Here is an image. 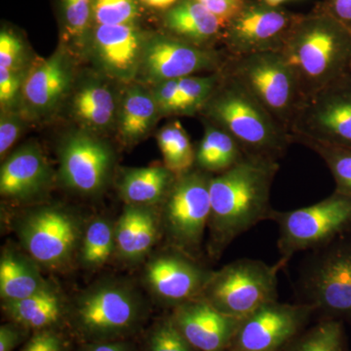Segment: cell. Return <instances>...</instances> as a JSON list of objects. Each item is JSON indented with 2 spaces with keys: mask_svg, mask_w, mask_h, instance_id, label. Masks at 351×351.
Here are the masks:
<instances>
[{
  "mask_svg": "<svg viewBox=\"0 0 351 351\" xmlns=\"http://www.w3.org/2000/svg\"><path fill=\"white\" fill-rule=\"evenodd\" d=\"M143 351H198L176 326L171 314L158 318L147 330Z\"/></svg>",
  "mask_w": 351,
  "mask_h": 351,
  "instance_id": "1f68e13d",
  "label": "cell"
},
{
  "mask_svg": "<svg viewBox=\"0 0 351 351\" xmlns=\"http://www.w3.org/2000/svg\"><path fill=\"white\" fill-rule=\"evenodd\" d=\"M27 71L0 69V105L1 112H12L22 101L23 87Z\"/></svg>",
  "mask_w": 351,
  "mask_h": 351,
  "instance_id": "d590c367",
  "label": "cell"
},
{
  "mask_svg": "<svg viewBox=\"0 0 351 351\" xmlns=\"http://www.w3.org/2000/svg\"><path fill=\"white\" fill-rule=\"evenodd\" d=\"M60 180L77 195H97L105 189L114 166L110 145L91 133L71 134L59 152Z\"/></svg>",
  "mask_w": 351,
  "mask_h": 351,
  "instance_id": "2e32d148",
  "label": "cell"
},
{
  "mask_svg": "<svg viewBox=\"0 0 351 351\" xmlns=\"http://www.w3.org/2000/svg\"><path fill=\"white\" fill-rule=\"evenodd\" d=\"M212 272L200 258L166 246L145 263L143 283L157 304L172 311L199 298Z\"/></svg>",
  "mask_w": 351,
  "mask_h": 351,
  "instance_id": "5bb4252c",
  "label": "cell"
},
{
  "mask_svg": "<svg viewBox=\"0 0 351 351\" xmlns=\"http://www.w3.org/2000/svg\"><path fill=\"white\" fill-rule=\"evenodd\" d=\"M24 129V121L19 113L2 112L0 119V156H6L7 152L15 145Z\"/></svg>",
  "mask_w": 351,
  "mask_h": 351,
  "instance_id": "f35d334b",
  "label": "cell"
},
{
  "mask_svg": "<svg viewBox=\"0 0 351 351\" xmlns=\"http://www.w3.org/2000/svg\"><path fill=\"white\" fill-rule=\"evenodd\" d=\"M230 57L226 50L202 48L168 34H158L147 39L137 77L154 86L202 71L217 73L226 68Z\"/></svg>",
  "mask_w": 351,
  "mask_h": 351,
  "instance_id": "4fadbf2b",
  "label": "cell"
},
{
  "mask_svg": "<svg viewBox=\"0 0 351 351\" xmlns=\"http://www.w3.org/2000/svg\"><path fill=\"white\" fill-rule=\"evenodd\" d=\"M225 69L290 133L306 99L294 69L282 53L269 51L230 56Z\"/></svg>",
  "mask_w": 351,
  "mask_h": 351,
  "instance_id": "52a82bcc",
  "label": "cell"
},
{
  "mask_svg": "<svg viewBox=\"0 0 351 351\" xmlns=\"http://www.w3.org/2000/svg\"><path fill=\"white\" fill-rule=\"evenodd\" d=\"M114 228L115 223L101 217L86 223L76 260L83 269H100L115 255Z\"/></svg>",
  "mask_w": 351,
  "mask_h": 351,
  "instance_id": "83f0119b",
  "label": "cell"
},
{
  "mask_svg": "<svg viewBox=\"0 0 351 351\" xmlns=\"http://www.w3.org/2000/svg\"><path fill=\"white\" fill-rule=\"evenodd\" d=\"M73 82L71 60L58 50L29 71L23 87L22 101L29 117H43L54 112Z\"/></svg>",
  "mask_w": 351,
  "mask_h": 351,
  "instance_id": "ffe728a7",
  "label": "cell"
},
{
  "mask_svg": "<svg viewBox=\"0 0 351 351\" xmlns=\"http://www.w3.org/2000/svg\"><path fill=\"white\" fill-rule=\"evenodd\" d=\"M315 311L308 304L274 301L240 321L228 351H282L306 329Z\"/></svg>",
  "mask_w": 351,
  "mask_h": 351,
  "instance_id": "9a60e30c",
  "label": "cell"
},
{
  "mask_svg": "<svg viewBox=\"0 0 351 351\" xmlns=\"http://www.w3.org/2000/svg\"><path fill=\"white\" fill-rule=\"evenodd\" d=\"M345 325L339 321L320 319L282 351H350Z\"/></svg>",
  "mask_w": 351,
  "mask_h": 351,
  "instance_id": "f546056e",
  "label": "cell"
},
{
  "mask_svg": "<svg viewBox=\"0 0 351 351\" xmlns=\"http://www.w3.org/2000/svg\"><path fill=\"white\" fill-rule=\"evenodd\" d=\"M278 265L240 258L213 270L199 298L219 313L243 319L263 304L278 301Z\"/></svg>",
  "mask_w": 351,
  "mask_h": 351,
  "instance_id": "9c48e42d",
  "label": "cell"
},
{
  "mask_svg": "<svg viewBox=\"0 0 351 351\" xmlns=\"http://www.w3.org/2000/svg\"><path fill=\"white\" fill-rule=\"evenodd\" d=\"M177 177L164 165L127 168L119 179L120 197L127 205L159 207Z\"/></svg>",
  "mask_w": 351,
  "mask_h": 351,
  "instance_id": "cb8c5ba5",
  "label": "cell"
},
{
  "mask_svg": "<svg viewBox=\"0 0 351 351\" xmlns=\"http://www.w3.org/2000/svg\"><path fill=\"white\" fill-rule=\"evenodd\" d=\"M117 97L106 83L89 80L78 88L71 110L78 122L92 131L106 130L119 115Z\"/></svg>",
  "mask_w": 351,
  "mask_h": 351,
  "instance_id": "d4e9b609",
  "label": "cell"
},
{
  "mask_svg": "<svg viewBox=\"0 0 351 351\" xmlns=\"http://www.w3.org/2000/svg\"><path fill=\"white\" fill-rule=\"evenodd\" d=\"M138 17L140 7L137 0H96V25H135Z\"/></svg>",
  "mask_w": 351,
  "mask_h": 351,
  "instance_id": "836d02e7",
  "label": "cell"
},
{
  "mask_svg": "<svg viewBox=\"0 0 351 351\" xmlns=\"http://www.w3.org/2000/svg\"><path fill=\"white\" fill-rule=\"evenodd\" d=\"M21 351H69V343L61 330L32 332Z\"/></svg>",
  "mask_w": 351,
  "mask_h": 351,
  "instance_id": "74e56055",
  "label": "cell"
},
{
  "mask_svg": "<svg viewBox=\"0 0 351 351\" xmlns=\"http://www.w3.org/2000/svg\"><path fill=\"white\" fill-rule=\"evenodd\" d=\"M36 261L13 245L4 247L0 256L1 302L19 301L36 294L50 280L41 272Z\"/></svg>",
  "mask_w": 351,
  "mask_h": 351,
  "instance_id": "603a6c76",
  "label": "cell"
},
{
  "mask_svg": "<svg viewBox=\"0 0 351 351\" xmlns=\"http://www.w3.org/2000/svg\"><path fill=\"white\" fill-rule=\"evenodd\" d=\"M301 15L262 0H245L241 10L223 29L221 43L232 57L280 52Z\"/></svg>",
  "mask_w": 351,
  "mask_h": 351,
  "instance_id": "7c38bea8",
  "label": "cell"
},
{
  "mask_svg": "<svg viewBox=\"0 0 351 351\" xmlns=\"http://www.w3.org/2000/svg\"><path fill=\"white\" fill-rule=\"evenodd\" d=\"M141 1L145 5L152 7V8L167 10V9L174 6L180 0H141Z\"/></svg>",
  "mask_w": 351,
  "mask_h": 351,
  "instance_id": "ee69618b",
  "label": "cell"
},
{
  "mask_svg": "<svg viewBox=\"0 0 351 351\" xmlns=\"http://www.w3.org/2000/svg\"><path fill=\"white\" fill-rule=\"evenodd\" d=\"M52 182V170L40 147L27 144L6 157L0 170V195L27 203L43 195Z\"/></svg>",
  "mask_w": 351,
  "mask_h": 351,
  "instance_id": "d6986e66",
  "label": "cell"
},
{
  "mask_svg": "<svg viewBox=\"0 0 351 351\" xmlns=\"http://www.w3.org/2000/svg\"><path fill=\"white\" fill-rule=\"evenodd\" d=\"M32 334L27 328L8 320L0 326V351H13L21 343H25Z\"/></svg>",
  "mask_w": 351,
  "mask_h": 351,
  "instance_id": "ab89813d",
  "label": "cell"
},
{
  "mask_svg": "<svg viewBox=\"0 0 351 351\" xmlns=\"http://www.w3.org/2000/svg\"><path fill=\"white\" fill-rule=\"evenodd\" d=\"M313 9L331 16L351 29V0H322Z\"/></svg>",
  "mask_w": 351,
  "mask_h": 351,
  "instance_id": "b9f144b4",
  "label": "cell"
},
{
  "mask_svg": "<svg viewBox=\"0 0 351 351\" xmlns=\"http://www.w3.org/2000/svg\"><path fill=\"white\" fill-rule=\"evenodd\" d=\"M298 138L351 149V75L338 80L307 98L290 130Z\"/></svg>",
  "mask_w": 351,
  "mask_h": 351,
  "instance_id": "8fae6325",
  "label": "cell"
},
{
  "mask_svg": "<svg viewBox=\"0 0 351 351\" xmlns=\"http://www.w3.org/2000/svg\"><path fill=\"white\" fill-rule=\"evenodd\" d=\"M212 177L196 168L178 176L158 207L166 246L200 258L211 212Z\"/></svg>",
  "mask_w": 351,
  "mask_h": 351,
  "instance_id": "ba28073f",
  "label": "cell"
},
{
  "mask_svg": "<svg viewBox=\"0 0 351 351\" xmlns=\"http://www.w3.org/2000/svg\"><path fill=\"white\" fill-rule=\"evenodd\" d=\"M69 301L56 283L49 281L36 294L19 301L1 302L7 319L34 332L66 325Z\"/></svg>",
  "mask_w": 351,
  "mask_h": 351,
  "instance_id": "44dd1931",
  "label": "cell"
},
{
  "mask_svg": "<svg viewBox=\"0 0 351 351\" xmlns=\"http://www.w3.org/2000/svg\"><path fill=\"white\" fill-rule=\"evenodd\" d=\"M262 1L269 6L282 7L283 4L288 0H262Z\"/></svg>",
  "mask_w": 351,
  "mask_h": 351,
  "instance_id": "f6af8a7d",
  "label": "cell"
},
{
  "mask_svg": "<svg viewBox=\"0 0 351 351\" xmlns=\"http://www.w3.org/2000/svg\"><path fill=\"white\" fill-rule=\"evenodd\" d=\"M204 124V134L195 147L196 169L219 175L243 160L246 152L230 134L206 120Z\"/></svg>",
  "mask_w": 351,
  "mask_h": 351,
  "instance_id": "484cf974",
  "label": "cell"
},
{
  "mask_svg": "<svg viewBox=\"0 0 351 351\" xmlns=\"http://www.w3.org/2000/svg\"><path fill=\"white\" fill-rule=\"evenodd\" d=\"M157 143L163 156V165L176 176L195 168V147L180 121H173L157 134Z\"/></svg>",
  "mask_w": 351,
  "mask_h": 351,
  "instance_id": "f1b7e54d",
  "label": "cell"
},
{
  "mask_svg": "<svg viewBox=\"0 0 351 351\" xmlns=\"http://www.w3.org/2000/svg\"><path fill=\"white\" fill-rule=\"evenodd\" d=\"M196 1L216 16L225 29L226 24L241 10L245 0H196Z\"/></svg>",
  "mask_w": 351,
  "mask_h": 351,
  "instance_id": "60d3db41",
  "label": "cell"
},
{
  "mask_svg": "<svg viewBox=\"0 0 351 351\" xmlns=\"http://www.w3.org/2000/svg\"><path fill=\"white\" fill-rule=\"evenodd\" d=\"M348 73L351 75V52H350V64H348Z\"/></svg>",
  "mask_w": 351,
  "mask_h": 351,
  "instance_id": "bcb514c9",
  "label": "cell"
},
{
  "mask_svg": "<svg viewBox=\"0 0 351 351\" xmlns=\"http://www.w3.org/2000/svg\"><path fill=\"white\" fill-rule=\"evenodd\" d=\"M280 52L294 69L306 100L348 73L351 29L313 9L302 14Z\"/></svg>",
  "mask_w": 351,
  "mask_h": 351,
  "instance_id": "3957f363",
  "label": "cell"
},
{
  "mask_svg": "<svg viewBox=\"0 0 351 351\" xmlns=\"http://www.w3.org/2000/svg\"><path fill=\"white\" fill-rule=\"evenodd\" d=\"M176 326L198 351H228L241 319L219 313L201 299L184 302L171 311Z\"/></svg>",
  "mask_w": 351,
  "mask_h": 351,
  "instance_id": "e0dca14e",
  "label": "cell"
},
{
  "mask_svg": "<svg viewBox=\"0 0 351 351\" xmlns=\"http://www.w3.org/2000/svg\"><path fill=\"white\" fill-rule=\"evenodd\" d=\"M96 0H62L64 27L71 38L82 39L94 23Z\"/></svg>",
  "mask_w": 351,
  "mask_h": 351,
  "instance_id": "e575fe53",
  "label": "cell"
},
{
  "mask_svg": "<svg viewBox=\"0 0 351 351\" xmlns=\"http://www.w3.org/2000/svg\"><path fill=\"white\" fill-rule=\"evenodd\" d=\"M199 113L206 121L230 134L248 156L278 161L293 144L291 134L225 69Z\"/></svg>",
  "mask_w": 351,
  "mask_h": 351,
  "instance_id": "277c9868",
  "label": "cell"
},
{
  "mask_svg": "<svg viewBox=\"0 0 351 351\" xmlns=\"http://www.w3.org/2000/svg\"><path fill=\"white\" fill-rule=\"evenodd\" d=\"M270 221L278 226L277 241L282 269L300 252L311 251L327 244L351 228V198L335 191L325 199L311 206L278 211Z\"/></svg>",
  "mask_w": 351,
  "mask_h": 351,
  "instance_id": "30bf717a",
  "label": "cell"
},
{
  "mask_svg": "<svg viewBox=\"0 0 351 351\" xmlns=\"http://www.w3.org/2000/svg\"><path fill=\"white\" fill-rule=\"evenodd\" d=\"M279 163L267 157L248 156L232 169L214 175L210 184L208 255L219 260L237 237L270 219L272 182Z\"/></svg>",
  "mask_w": 351,
  "mask_h": 351,
  "instance_id": "6da1fadb",
  "label": "cell"
},
{
  "mask_svg": "<svg viewBox=\"0 0 351 351\" xmlns=\"http://www.w3.org/2000/svg\"><path fill=\"white\" fill-rule=\"evenodd\" d=\"M25 46L14 32L2 29L0 34V69L19 71L24 69Z\"/></svg>",
  "mask_w": 351,
  "mask_h": 351,
  "instance_id": "8d00e7d4",
  "label": "cell"
},
{
  "mask_svg": "<svg viewBox=\"0 0 351 351\" xmlns=\"http://www.w3.org/2000/svg\"><path fill=\"white\" fill-rule=\"evenodd\" d=\"M117 117L122 141L136 144L149 133L161 114L152 92L136 85L125 92Z\"/></svg>",
  "mask_w": 351,
  "mask_h": 351,
  "instance_id": "4316f807",
  "label": "cell"
},
{
  "mask_svg": "<svg viewBox=\"0 0 351 351\" xmlns=\"http://www.w3.org/2000/svg\"><path fill=\"white\" fill-rule=\"evenodd\" d=\"M298 300L320 319L351 325V228L308 251L295 283Z\"/></svg>",
  "mask_w": 351,
  "mask_h": 351,
  "instance_id": "5b68a950",
  "label": "cell"
},
{
  "mask_svg": "<svg viewBox=\"0 0 351 351\" xmlns=\"http://www.w3.org/2000/svg\"><path fill=\"white\" fill-rule=\"evenodd\" d=\"M294 143L316 152L324 160L336 182L335 191L351 198V149L298 138Z\"/></svg>",
  "mask_w": 351,
  "mask_h": 351,
  "instance_id": "4dcf8cb0",
  "label": "cell"
},
{
  "mask_svg": "<svg viewBox=\"0 0 351 351\" xmlns=\"http://www.w3.org/2000/svg\"><path fill=\"white\" fill-rule=\"evenodd\" d=\"M149 315L147 300L130 281L105 278L69 301L66 325L80 343L131 339Z\"/></svg>",
  "mask_w": 351,
  "mask_h": 351,
  "instance_id": "7a4b0ae2",
  "label": "cell"
},
{
  "mask_svg": "<svg viewBox=\"0 0 351 351\" xmlns=\"http://www.w3.org/2000/svg\"><path fill=\"white\" fill-rule=\"evenodd\" d=\"M144 208L126 204L115 221V256L123 262L132 263L133 260Z\"/></svg>",
  "mask_w": 351,
  "mask_h": 351,
  "instance_id": "d6a6232c",
  "label": "cell"
},
{
  "mask_svg": "<svg viewBox=\"0 0 351 351\" xmlns=\"http://www.w3.org/2000/svg\"><path fill=\"white\" fill-rule=\"evenodd\" d=\"M73 351H138L132 339L121 341H97V343H80Z\"/></svg>",
  "mask_w": 351,
  "mask_h": 351,
  "instance_id": "7bdbcfd3",
  "label": "cell"
},
{
  "mask_svg": "<svg viewBox=\"0 0 351 351\" xmlns=\"http://www.w3.org/2000/svg\"><path fill=\"white\" fill-rule=\"evenodd\" d=\"M14 230L23 250L43 269L61 271L77 260L86 223L60 205H40L14 219Z\"/></svg>",
  "mask_w": 351,
  "mask_h": 351,
  "instance_id": "8992f818",
  "label": "cell"
},
{
  "mask_svg": "<svg viewBox=\"0 0 351 351\" xmlns=\"http://www.w3.org/2000/svg\"><path fill=\"white\" fill-rule=\"evenodd\" d=\"M164 27L168 34L202 48H216L223 41V25L196 0H180L165 10Z\"/></svg>",
  "mask_w": 351,
  "mask_h": 351,
  "instance_id": "7402d4cb",
  "label": "cell"
},
{
  "mask_svg": "<svg viewBox=\"0 0 351 351\" xmlns=\"http://www.w3.org/2000/svg\"><path fill=\"white\" fill-rule=\"evenodd\" d=\"M147 39L135 25H96L92 48L97 63L120 82L137 77Z\"/></svg>",
  "mask_w": 351,
  "mask_h": 351,
  "instance_id": "ac0fdd59",
  "label": "cell"
}]
</instances>
